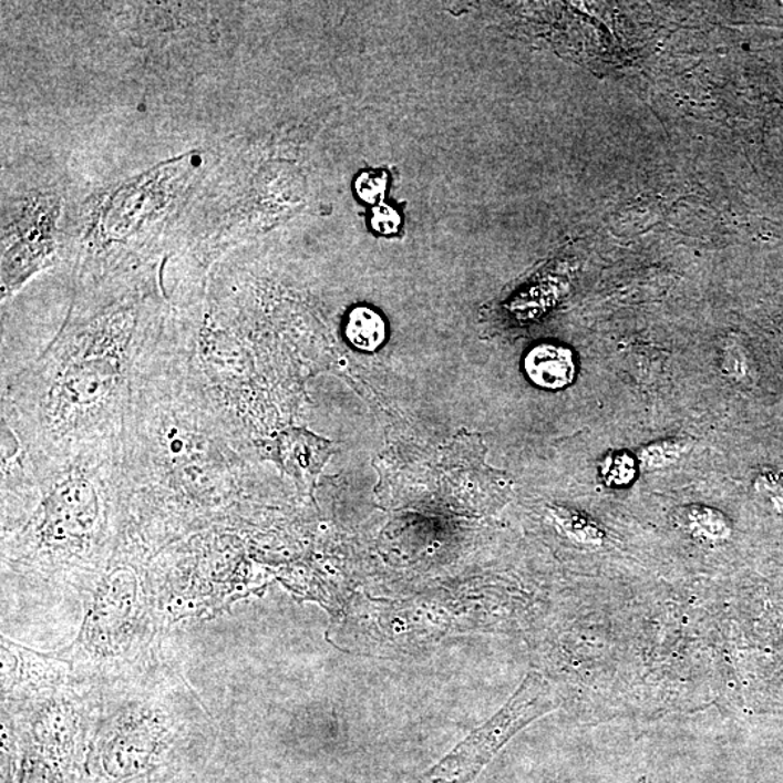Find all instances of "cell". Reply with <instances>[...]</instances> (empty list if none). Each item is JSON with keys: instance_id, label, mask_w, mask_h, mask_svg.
Segmentation results:
<instances>
[{"instance_id": "cell-13", "label": "cell", "mask_w": 783, "mask_h": 783, "mask_svg": "<svg viewBox=\"0 0 783 783\" xmlns=\"http://www.w3.org/2000/svg\"><path fill=\"white\" fill-rule=\"evenodd\" d=\"M602 475L608 485H628L636 475L635 459L628 456V454H616L612 461L607 462V467H605Z\"/></svg>"}, {"instance_id": "cell-16", "label": "cell", "mask_w": 783, "mask_h": 783, "mask_svg": "<svg viewBox=\"0 0 783 783\" xmlns=\"http://www.w3.org/2000/svg\"><path fill=\"white\" fill-rule=\"evenodd\" d=\"M682 444L677 442H666L651 445L643 452V462L646 466L662 467L664 464L677 461L679 454L682 453Z\"/></svg>"}, {"instance_id": "cell-2", "label": "cell", "mask_w": 783, "mask_h": 783, "mask_svg": "<svg viewBox=\"0 0 783 783\" xmlns=\"http://www.w3.org/2000/svg\"><path fill=\"white\" fill-rule=\"evenodd\" d=\"M120 459L2 453V628L76 614L125 532Z\"/></svg>"}, {"instance_id": "cell-9", "label": "cell", "mask_w": 783, "mask_h": 783, "mask_svg": "<svg viewBox=\"0 0 783 783\" xmlns=\"http://www.w3.org/2000/svg\"><path fill=\"white\" fill-rule=\"evenodd\" d=\"M524 370L536 387L547 391H560L575 382L574 351L555 342H543L533 347L525 356Z\"/></svg>"}, {"instance_id": "cell-17", "label": "cell", "mask_w": 783, "mask_h": 783, "mask_svg": "<svg viewBox=\"0 0 783 783\" xmlns=\"http://www.w3.org/2000/svg\"><path fill=\"white\" fill-rule=\"evenodd\" d=\"M126 783H186V769H168Z\"/></svg>"}, {"instance_id": "cell-4", "label": "cell", "mask_w": 783, "mask_h": 783, "mask_svg": "<svg viewBox=\"0 0 783 783\" xmlns=\"http://www.w3.org/2000/svg\"><path fill=\"white\" fill-rule=\"evenodd\" d=\"M96 689L86 783H126L186 769L214 738L208 708L168 650L147 670Z\"/></svg>"}, {"instance_id": "cell-3", "label": "cell", "mask_w": 783, "mask_h": 783, "mask_svg": "<svg viewBox=\"0 0 783 783\" xmlns=\"http://www.w3.org/2000/svg\"><path fill=\"white\" fill-rule=\"evenodd\" d=\"M162 337L70 331L17 360L2 369V429L32 463L120 457L135 384Z\"/></svg>"}, {"instance_id": "cell-6", "label": "cell", "mask_w": 783, "mask_h": 783, "mask_svg": "<svg viewBox=\"0 0 783 783\" xmlns=\"http://www.w3.org/2000/svg\"><path fill=\"white\" fill-rule=\"evenodd\" d=\"M241 534L213 528L163 548L152 560V583L164 630L213 620L257 589Z\"/></svg>"}, {"instance_id": "cell-8", "label": "cell", "mask_w": 783, "mask_h": 783, "mask_svg": "<svg viewBox=\"0 0 783 783\" xmlns=\"http://www.w3.org/2000/svg\"><path fill=\"white\" fill-rule=\"evenodd\" d=\"M555 705L550 683L542 674L529 673L498 714L473 731L415 783H472L509 739L538 717L550 712Z\"/></svg>"}, {"instance_id": "cell-10", "label": "cell", "mask_w": 783, "mask_h": 783, "mask_svg": "<svg viewBox=\"0 0 783 783\" xmlns=\"http://www.w3.org/2000/svg\"><path fill=\"white\" fill-rule=\"evenodd\" d=\"M322 440L302 430H289L279 435V456L290 475L301 482L317 475L326 459Z\"/></svg>"}, {"instance_id": "cell-12", "label": "cell", "mask_w": 783, "mask_h": 783, "mask_svg": "<svg viewBox=\"0 0 783 783\" xmlns=\"http://www.w3.org/2000/svg\"><path fill=\"white\" fill-rule=\"evenodd\" d=\"M689 527L693 533L707 538H724L729 534V524L723 514L711 508H692L688 513Z\"/></svg>"}, {"instance_id": "cell-7", "label": "cell", "mask_w": 783, "mask_h": 783, "mask_svg": "<svg viewBox=\"0 0 783 783\" xmlns=\"http://www.w3.org/2000/svg\"><path fill=\"white\" fill-rule=\"evenodd\" d=\"M96 689L76 677L22 701L2 702L18 744L16 783H86Z\"/></svg>"}, {"instance_id": "cell-1", "label": "cell", "mask_w": 783, "mask_h": 783, "mask_svg": "<svg viewBox=\"0 0 783 783\" xmlns=\"http://www.w3.org/2000/svg\"><path fill=\"white\" fill-rule=\"evenodd\" d=\"M195 342L163 337L134 388L120 456L125 532L150 555L213 528L243 534L250 501L238 426L214 401Z\"/></svg>"}, {"instance_id": "cell-14", "label": "cell", "mask_w": 783, "mask_h": 783, "mask_svg": "<svg viewBox=\"0 0 783 783\" xmlns=\"http://www.w3.org/2000/svg\"><path fill=\"white\" fill-rule=\"evenodd\" d=\"M387 190V176L374 175V173H362L356 181V192L359 198L368 204L379 205Z\"/></svg>"}, {"instance_id": "cell-5", "label": "cell", "mask_w": 783, "mask_h": 783, "mask_svg": "<svg viewBox=\"0 0 783 783\" xmlns=\"http://www.w3.org/2000/svg\"><path fill=\"white\" fill-rule=\"evenodd\" d=\"M152 560L143 543L122 534L84 601L76 637L54 651L79 681L93 688L124 681L171 650L154 597Z\"/></svg>"}, {"instance_id": "cell-11", "label": "cell", "mask_w": 783, "mask_h": 783, "mask_svg": "<svg viewBox=\"0 0 783 783\" xmlns=\"http://www.w3.org/2000/svg\"><path fill=\"white\" fill-rule=\"evenodd\" d=\"M387 322L377 309L356 307L351 309L346 323V337L356 349L377 351L387 341Z\"/></svg>"}, {"instance_id": "cell-15", "label": "cell", "mask_w": 783, "mask_h": 783, "mask_svg": "<svg viewBox=\"0 0 783 783\" xmlns=\"http://www.w3.org/2000/svg\"><path fill=\"white\" fill-rule=\"evenodd\" d=\"M401 215L392 206L379 204L372 213V228L382 236H393L401 227Z\"/></svg>"}]
</instances>
